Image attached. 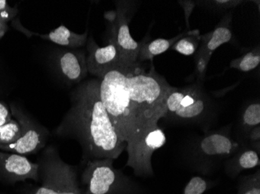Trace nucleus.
I'll list each match as a JSON object with an SVG mask.
<instances>
[{"mask_svg":"<svg viewBox=\"0 0 260 194\" xmlns=\"http://www.w3.org/2000/svg\"><path fill=\"white\" fill-rule=\"evenodd\" d=\"M241 125L247 135H249L253 128L260 126L259 102H252L244 108L241 115Z\"/></svg>","mask_w":260,"mask_h":194,"instance_id":"obj_20","label":"nucleus"},{"mask_svg":"<svg viewBox=\"0 0 260 194\" xmlns=\"http://www.w3.org/2000/svg\"><path fill=\"white\" fill-rule=\"evenodd\" d=\"M9 27L7 23H4L3 20H0V40L3 38L4 35L7 33Z\"/></svg>","mask_w":260,"mask_h":194,"instance_id":"obj_28","label":"nucleus"},{"mask_svg":"<svg viewBox=\"0 0 260 194\" xmlns=\"http://www.w3.org/2000/svg\"><path fill=\"white\" fill-rule=\"evenodd\" d=\"M237 194H260V172L242 179Z\"/></svg>","mask_w":260,"mask_h":194,"instance_id":"obj_23","label":"nucleus"},{"mask_svg":"<svg viewBox=\"0 0 260 194\" xmlns=\"http://www.w3.org/2000/svg\"><path fill=\"white\" fill-rule=\"evenodd\" d=\"M210 61V58L199 51H197L194 55V62H195L194 75L197 79V83L203 84V82L205 80Z\"/></svg>","mask_w":260,"mask_h":194,"instance_id":"obj_24","label":"nucleus"},{"mask_svg":"<svg viewBox=\"0 0 260 194\" xmlns=\"http://www.w3.org/2000/svg\"><path fill=\"white\" fill-rule=\"evenodd\" d=\"M54 135L77 141L84 164L90 160H116L126 148L101 100L99 79L84 80L71 92L70 109Z\"/></svg>","mask_w":260,"mask_h":194,"instance_id":"obj_1","label":"nucleus"},{"mask_svg":"<svg viewBox=\"0 0 260 194\" xmlns=\"http://www.w3.org/2000/svg\"><path fill=\"white\" fill-rule=\"evenodd\" d=\"M82 194H85V193H82Z\"/></svg>","mask_w":260,"mask_h":194,"instance_id":"obj_29","label":"nucleus"},{"mask_svg":"<svg viewBox=\"0 0 260 194\" xmlns=\"http://www.w3.org/2000/svg\"><path fill=\"white\" fill-rule=\"evenodd\" d=\"M10 111L20 125L21 136L15 142L0 144V151L25 156L45 148L49 135L48 130L16 105H10Z\"/></svg>","mask_w":260,"mask_h":194,"instance_id":"obj_9","label":"nucleus"},{"mask_svg":"<svg viewBox=\"0 0 260 194\" xmlns=\"http://www.w3.org/2000/svg\"><path fill=\"white\" fill-rule=\"evenodd\" d=\"M19 10L17 6L11 7L7 0H0V20L7 23L13 21L18 17Z\"/></svg>","mask_w":260,"mask_h":194,"instance_id":"obj_25","label":"nucleus"},{"mask_svg":"<svg viewBox=\"0 0 260 194\" xmlns=\"http://www.w3.org/2000/svg\"><path fill=\"white\" fill-rule=\"evenodd\" d=\"M259 64L260 48L259 46H256L242 56L232 60L230 62V68L243 72H249L255 69Z\"/></svg>","mask_w":260,"mask_h":194,"instance_id":"obj_19","label":"nucleus"},{"mask_svg":"<svg viewBox=\"0 0 260 194\" xmlns=\"http://www.w3.org/2000/svg\"><path fill=\"white\" fill-rule=\"evenodd\" d=\"M186 32L179 33L175 37L171 39L157 38L153 40H147V37L142 40V45L139 51L137 57V63L140 64L146 61H150L153 64V58L167 52L172 48V45L183 37Z\"/></svg>","mask_w":260,"mask_h":194,"instance_id":"obj_17","label":"nucleus"},{"mask_svg":"<svg viewBox=\"0 0 260 194\" xmlns=\"http://www.w3.org/2000/svg\"><path fill=\"white\" fill-rule=\"evenodd\" d=\"M12 26L16 30L21 32L23 34L26 35L27 37H31L32 36L39 37L43 40L49 41L57 45L67 47L69 48H78L85 46L87 45V37H88V31L86 30L84 33H77L75 32L70 30L67 28L66 26L61 25L57 27L55 30L51 31L49 33H35V32L30 31L22 25L20 23V18L17 17L11 22Z\"/></svg>","mask_w":260,"mask_h":194,"instance_id":"obj_13","label":"nucleus"},{"mask_svg":"<svg viewBox=\"0 0 260 194\" xmlns=\"http://www.w3.org/2000/svg\"><path fill=\"white\" fill-rule=\"evenodd\" d=\"M232 16V12H228L214 30L205 34L200 35V47L197 51L211 58L219 47L230 42L233 36Z\"/></svg>","mask_w":260,"mask_h":194,"instance_id":"obj_15","label":"nucleus"},{"mask_svg":"<svg viewBox=\"0 0 260 194\" xmlns=\"http://www.w3.org/2000/svg\"><path fill=\"white\" fill-rule=\"evenodd\" d=\"M259 152L252 145H242L233 156L224 162V169L230 177L238 176L241 172L259 166Z\"/></svg>","mask_w":260,"mask_h":194,"instance_id":"obj_16","label":"nucleus"},{"mask_svg":"<svg viewBox=\"0 0 260 194\" xmlns=\"http://www.w3.org/2000/svg\"><path fill=\"white\" fill-rule=\"evenodd\" d=\"M37 163L42 184L30 194H82L77 168L64 162L55 146L44 148Z\"/></svg>","mask_w":260,"mask_h":194,"instance_id":"obj_5","label":"nucleus"},{"mask_svg":"<svg viewBox=\"0 0 260 194\" xmlns=\"http://www.w3.org/2000/svg\"><path fill=\"white\" fill-rule=\"evenodd\" d=\"M136 10V4L131 1H118L116 11L106 12L105 20L109 23V41L113 42L120 52L122 62L126 66L137 65L142 41L137 42L130 33L129 22Z\"/></svg>","mask_w":260,"mask_h":194,"instance_id":"obj_8","label":"nucleus"},{"mask_svg":"<svg viewBox=\"0 0 260 194\" xmlns=\"http://www.w3.org/2000/svg\"><path fill=\"white\" fill-rule=\"evenodd\" d=\"M180 7L183 9L184 14H185V23H186V27L189 29V17L192 15V12L197 6V2L196 1H192V0H179V2Z\"/></svg>","mask_w":260,"mask_h":194,"instance_id":"obj_26","label":"nucleus"},{"mask_svg":"<svg viewBox=\"0 0 260 194\" xmlns=\"http://www.w3.org/2000/svg\"><path fill=\"white\" fill-rule=\"evenodd\" d=\"M165 119L200 124L211 116L214 105L202 83H195L182 88L173 87L165 100Z\"/></svg>","mask_w":260,"mask_h":194,"instance_id":"obj_4","label":"nucleus"},{"mask_svg":"<svg viewBox=\"0 0 260 194\" xmlns=\"http://www.w3.org/2000/svg\"><path fill=\"white\" fill-rule=\"evenodd\" d=\"M242 144L227 130L210 131L194 141L187 150L188 163L197 171L207 173L233 156Z\"/></svg>","mask_w":260,"mask_h":194,"instance_id":"obj_6","label":"nucleus"},{"mask_svg":"<svg viewBox=\"0 0 260 194\" xmlns=\"http://www.w3.org/2000/svg\"><path fill=\"white\" fill-rule=\"evenodd\" d=\"M244 3L240 0H213V1H198L197 4L203 6L216 13H224L232 10Z\"/></svg>","mask_w":260,"mask_h":194,"instance_id":"obj_22","label":"nucleus"},{"mask_svg":"<svg viewBox=\"0 0 260 194\" xmlns=\"http://www.w3.org/2000/svg\"><path fill=\"white\" fill-rule=\"evenodd\" d=\"M21 136V128L15 119H12L6 125L0 126V144L15 142Z\"/></svg>","mask_w":260,"mask_h":194,"instance_id":"obj_21","label":"nucleus"},{"mask_svg":"<svg viewBox=\"0 0 260 194\" xmlns=\"http://www.w3.org/2000/svg\"><path fill=\"white\" fill-rule=\"evenodd\" d=\"M99 96L117 135L126 148L132 146L137 140V127L130 105L126 66L112 70L99 80Z\"/></svg>","mask_w":260,"mask_h":194,"instance_id":"obj_3","label":"nucleus"},{"mask_svg":"<svg viewBox=\"0 0 260 194\" xmlns=\"http://www.w3.org/2000/svg\"><path fill=\"white\" fill-rule=\"evenodd\" d=\"M200 35L198 29L188 30L183 37L172 45L171 49L185 56L194 55L200 47Z\"/></svg>","mask_w":260,"mask_h":194,"instance_id":"obj_18","label":"nucleus"},{"mask_svg":"<svg viewBox=\"0 0 260 194\" xmlns=\"http://www.w3.org/2000/svg\"><path fill=\"white\" fill-rule=\"evenodd\" d=\"M126 76L130 105L137 127V141L144 131L158 125L164 118L165 100L173 87L156 72L153 65L150 71L140 68V64L126 66Z\"/></svg>","mask_w":260,"mask_h":194,"instance_id":"obj_2","label":"nucleus"},{"mask_svg":"<svg viewBox=\"0 0 260 194\" xmlns=\"http://www.w3.org/2000/svg\"><path fill=\"white\" fill-rule=\"evenodd\" d=\"M86 45L87 71L96 79L102 80L112 70L126 66L122 62L119 49L111 41H109L107 45L100 47L94 42L93 37H90Z\"/></svg>","mask_w":260,"mask_h":194,"instance_id":"obj_11","label":"nucleus"},{"mask_svg":"<svg viewBox=\"0 0 260 194\" xmlns=\"http://www.w3.org/2000/svg\"><path fill=\"white\" fill-rule=\"evenodd\" d=\"M32 179L39 181V166L24 156L0 151V182L15 184Z\"/></svg>","mask_w":260,"mask_h":194,"instance_id":"obj_12","label":"nucleus"},{"mask_svg":"<svg viewBox=\"0 0 260 194\" xmlns=\"http://www.w3.org/2000/svg\"><path fill=\"white\" fill-rule=\"evenodd\" d=\"M166 141L165 132L158 125L149 128L132 147L125 149L128 153L126 166L134 169L136 176H153L152 156L156 150L165 145Z\"/></svg>","mask_w":260,"mask_h":194,"instance_id":"obj_10","label":"nucleus"},{"mask_svg":"<svg viewBox=\"0 0 260 194\" xmlns=\"http://www.w3.org/2000/svg\"><path fill=\"white\" fill-rule=\"evenodd\" d=\"M12 119L13 118H12L11 111L8 106L2 101H0V126L8 123L9 121H11Z\"/></svg>","mask_w":260,"mask_h":194,"instance_id":"obj_27","label":"nucleus"},{"mask_svg":"<svg viewBox=\"0 0 260 194\" xmlns=\"http://www.w3.org/2000/svg\"><path fill=\"white\" fill-rule=\"evenodd\" d=\"M56 62L59 73L69 83L78 85L87 77L88 71L84 51H61Z\"/></svg>","mask_w":260,"mask_h":194,"instance_id":"obj_14","label":"nucleus"},{"mask_svg":"<svg viewBox=\"0 0 260 194\" xmlns=\"http://www.w3.org/2000/svg\"><path fill=\"white\" fill-rule=\"evenodd\" d=\"M114 160L102 159L86 163L82 184L85 194H138V187L132 179L113 166Z\"/></svg>","mask_w":260,"mask_h":194,"instance_id":"obj_7","label":"nucleus"}]
</instances>
